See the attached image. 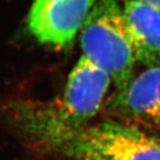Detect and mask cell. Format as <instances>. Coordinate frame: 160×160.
Here are the masks:
<instances>
[{
    "instance_id": "6",
    "label": "cell",
    "mask_w": 160,
    "mask_h": 160,
    "mask_svg": "<svg viewBox=\"0 0 160 160\" xmlns=\"http://www.w3.org/2000/svg\"><path fill=\"white\" fill-rule=\"evenodd\" d=\"M122 9L138 62L160 64V9L138 2H123Z\"/></svg>"
},
{
    "instance_id": "5",
    "label": "cell",
    "mask_w": 160,
    "mask_h": 160,
    "mask_svg": "<svg viewBox=\"0 0 160 160\" xmlns=\"http://www.w3.org/2000/svg\"><path fill=\"white\" fill-rule=\"evenodd\" d=\"M102 110L118 120L160 129V64L147 66L115 89Z\"/></svg>"
},
{
    "instance_id": "8",
    "label": "cell",
    "mask_w": 160,
    "mask_h": 160,
    "mask_svg": "<svg viewBox=\"0 0 160 160\" xmlns=\"http://www.w3.org/2000/svg\"><path fill=\"white\" fill-rule=\"evenodd\" d=\"M73 160H74V159H73Z\"/></svg>"
},
{
    "instance_id": "4",
    "label": "cell",
    "mask_w": 160,
    "mask_h": 160,
    "mask_svg": "<svg viewBox=\"0 0 160 160\" xmlns=\"http://www.w3.org/2000/svg\"><path fill=\"white\" fill-rule=\"evenodd\" d=\"M96 0H34L27 24L43 45L69 47L81 31Z\"/></svg>"
},
{
    "instance_id": "1",
    "label": "cell",
    "mask_w": 160,
    "mask_h": 160,
    "mask_svg": "<svg viewBox=\"0 0 160 160\" xmlns=\"http://www.w3.org/2000/svg\"><path fill=\"white\" fill-rule=\"evenodd\" d=\"M111 83L105 71L82 56L59 97L48 101L13 100L6 105V112L29 141L54 151L91 124L102 110Z\"/></svg>"
},
{
    "instance_id": "2",
    "label": "cell",
    "mask_w": 160,
    "mask_h": 160,
    "mask_svg": "<svg viewBox=\"0 0 160 160\" xmlns=\"http://www.w3.org/2000/svg\"><path fill=\"white\" fill-rule=\"evenodd\" d=\"M83 56L110 76L115 89L133 77L138 60L118 0H96L81 29Z\"/></svg>"
},
{
    "instance_id": "3",
    "label": "cell",
    "mask_w": 160,
    "mask_h": 160,
    "mask_svg": "<svg viewBox=\"0 0 160 160\" xmlns=\"http://www.w3.org/2000/svg\"><path fill=\"white\" fill-rule=\"evenodd\" d=\"M74 160H160V138L138 125L105 118L54 150Z\"/></svg>"
},
{
    "instance_id": "7",
    "label": "cell",
    "mask_w": 160,
    "mask_h": 160,
    "mask_svg": "<svg viewBox=\"0 0 160 160\" xmlns=\"http://www.w3.org/2000/svg\"><path fill=\"white\" fill-rule=\"evenodd\" d=\"M123 2H138V3H144V4H148L154 8H157L160 9V0H120Z\"/></svg>"
}]
</instances>
